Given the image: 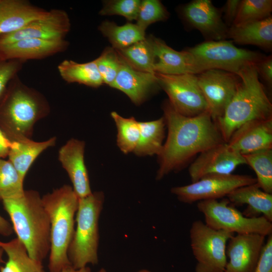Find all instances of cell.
Masks as SVG:
<instances>
[{"label": "cell", "mask_w": 272, "mask_h": 272, "mask_svg": "<svg viewBox=\"0 0 272 272\" xmlns=\"http://www.w3.org/2000/svg\"><path fill=\"white\" fill-rule=\"evenodd\" d=\"M50 111L46 98L17 75L0 103V129L11 142L31 139L36 122Z\"/></svg>", "instance_id": "2"}, {"label": "cell", "mask_w": 272, "mask_h": 272, "mask_svg": "<svg viewBox=\"0 0 272 272\" xmlns=\"http://www.w3.org/2000/svg\"><path fill=\"white\" fill-rule=\"evenodd\" d=\"M99 30L116 50L126 48L146 39L145 31L131 23L119 26L113 22L105 21L100 25Z\"/></svg>", "instance_id": "29"}, {"label": "cell", "mask_w": 272, "mask_h": 272, "mask_svg": "<svg viewBox=\"0 0 272 272\" xmlns=\"http://www.w3.org/2000/svg\"><path fill=\"white\" fill-rule=\"evenodd\" d=\"M24 62L18 59H0V103L12 79L22 69Z\"/></svg>", "instance_id": "38"}, {"label": "cell", "mask_w": 272, "mask_h": 272, "mask_svg": "<svg viewBox=\"0 0 272 272\" xmlns=\"http://www.w3.org/2000/svg\"><path fill=\"white\" fill-rule=\"evenodd\" d=\"M232 205L247 207L243 214L247 217H256L262 215L272 222V194L261 189L255 184L238 187L227 196Z\"/></svg>", "instance_id": "23"}, {"label": "cell", "mask_w": 272, "mask_h": 272, "mask_svg": "<svg viewBox=\"0 0 272 272\" xmlns=\"http://www.w3.org/2000/svg\"><path fill=\"white\" fill-rule=\"evenodd\" d=\"M104 201L102 191L79 198L76 228L67 250L69 261L75 269L98 262L99 219Z\"/></svg>", "instance_id": "6"}, {"label": "cell", "mask_w": 272, "mask_h": 272, "mask_svg": "<svg viewBox=\"0 0 272 272\" xmlns=\"http://www.w3.org/2000/svg\"><path fill=\"white\" fill-rule=\"evenodd\" d=\"M246 164L254 171L256 184L263 191L272 194V149L243 155Z\"/></svg>", "instance_id": "31"}, {"label": "cell", "mask_w": 272, "mask_h": 272, "mask_svg": "<svg viewBox=\"0 0 272 272\" xmlns=\"http://www.w3.org/2000/svg\"><path fill=\"white\" fill-rule=\"evenodd\" d=\"M184 20L192 28L199 31L209 40L227 38L228 27L222 18V11L210 0H194L182 9Z\"/></svg>", "instance_id": "16"}, {"label": "cell", "mask_w": 272, "mask_h": 272, "mask_svg": "<svg viewBox=\"0 0 272 272\" xmlns=\"http://www.w3.org/2000/svg\"><path fill=\"white\" fill-rule=\"evenodd\" d=\"M116 50L133 68L144 72L155 73L154 71L155 55L151 37L126 48Z\"/></svg>", "instance_id": "30"}, {"label": "cell", "mask_w": 272, "mask_h": 272, "mask_svg": "<svg viewBox=\"0 0 272 272\" xmlns=\"http://www.w3.org/2000/svg\"><path fill=\"white\" fill-rule=\"evenodd\" d=\"M58 71L62 79L69 83H77L93 88L103 84L95 59L85 63L65 59L58 64Z\"/></svg>", "instance_id": "26"}, {"label": "cell", "mask_w": 272, "mask_h": 272, "mask_svg": "<svg viewBox=\"0 0 272 272\" xmlns=\"http://www.w3.org/2000/svg\"><path fill=\"white\" fill-rule=\"evenodd\" d=\"M95 60L103 83L110 87L120 67L119 54L113 47H107Z\"/></svg>", "instance_id": "36"}, {"label": "cell", "mask_w": 272, "mask_h": 272, "mask_svg": "<svg viewBox=\"0 0 272 272\" xmlns=\"http://www.w3.org/2000/svg\"><path fill=\"white\" fill-rule=\"evenodd\" d=\"M14 232L11 224L0 215V234L4 236H9Z\"/></svg>", "instance_id": "43"}, {"label": "cell", "mask_w": 272, "mask_h": 272, "mask_svg": "<svg viewBox=\"0 0 272 272\" xmlns=\"http://www.w3.org/2000/svg\"><path fill=\"white\" fill-rule=\"evenodd\" d=\"M159 86L167 94L168 102L179 113L188 117L208 111L198 86L196 75H165L156 73Z\"/></svg>", "instance_id": "10"}, {"label": "cell", "mask_w": 272, "mask_h": 272, "mask_svg": "<svg viewBox=\"0 0 272 272\" xmlns=\"http://www.w3.org/2000/svg\"><path fill=\"white\" fill-rule=\"evenodd\" d=\"M197 208L203 214L210 227L235 234H258L265 237L272 234V223L263 216L247 217L224 198L197 202Z\"/></svg>", "instance_id": "7"}, {"label": "cell", "mask_w": 272, "mask_h": 272, "mask_svg": "<svg viewBox=\"0 0 272 272\" xmlns=\"http://www.w3.org/2000/svg\"><path fill=\"white\" fill-rule=\"evenodd\" d=\"M38 272H45L43 268L40 269Z\"/></svg>", "instance_id": "48"}, {"label": "cell", "mask_w": 272, "mask_h": 272, "mask_svg": "<svg viewBox=\"0 0 272 272\" xmlns=\"http://www.w3.org/2000/svg\"><path fill=\"white\" fill-rule=\"evenodd\" d=\"M169 13L158 0H143L141 2L136 24L144 30L151 24L168 18Z\"/></svg>", "instance_id": "35"}, {"label": "cell", "mask_w": 272, "mask_h": 272, "mask_svg": "<svg viewBox=\"0 0 272 272\" xmlns=\"http://www.w3.org/2000/svg\"><path fill=\"white\" fill-rule=\"evenodd\" d=\"M258 76L271 88L272 87V57L264 56L256 65Z\"/></svg>", "instance_id": "40"}, {"label": "cell", "mask_w": 272, "mask_h": 272, "mask_svg": "<svg viewBox=\"0 0 272 272\" xmlns=\"http://www.w3.org/2000/svg\"><path fill=\"white\" fill-rule=\"evenodd\" d=\"M24 180L9 160L0 159V199L14 198L22 195Z\"/></svg>", "instance_id": "33"}, {"label": "cell", "mask_w": 272, "mask_h": 272, "mask_svg": "<svg viewBox=\"0 0 272 272\" xmlns=\"http://www.w3.org/2000/svg\"><path fill=\"white\" fill-rule=\"evenodd\" d=\"M267 237L254 272H272V234Z\"/></svg>", "instance_id": "39"}, {"label": "cell", "mask_w": 272, "mask_h": 272, "mask_svg": "<svg viewBox=\"0 0 272 272\" xmlns=\"http://www.w3.org/2000/svg\"><path fill=\"white\" fill-rule=\"evenodd\" d=\"M120 57V67L110 87L122 92L133 103L139 105L160 87L156 73L138 71Z\"/></svg>", "instance_id": "20"}, {"label": "cell", "mask_w": 272, "mask_h": 272, "mask_svg": "<svg viewBox=\"0 0 272 272\" xmlns=\"http://www.w3.org/2000/svg\"><path fill=\"white\" fill-rule=\"evenodd\" d=\"M137 272H151V271L147 269H141L138 271Z\"/></svg>", "instance_id": "46"}, {"label": "cell", "mask_w": 272, "mask_h": 272, "mask_svg": "<svg viewBox=\"0 0 272 272\" xmlns=\"http://www.w3.org/2000/svg\"><path fill=\"white\" fill-rule=\"evenodd\" d=\"M55 137L42 142H36L31 139L13 142L8 157L23 180L36 159L46 149L56 143Z\"/></svg>", "instance_id": "25"}, {"label": "cell", "mask_w": 272, "mask_h": 272, "mask_svg": "<svg viewBox=\"0 0 272 272\" xmlns=\"http://www.w3.org/2000/svg\"><path fill=\"white\" fill-rule=\"evenodd\" d=\"M227 38L239 44H250L270 50L272 47V18L270 16L228 28Z\"/></svg>", "instance_id": "24"}, {"label": "cell", "mask_w": 272, "mask_h": 272, "mask_svg": "<svg viewBox=\"0 0 272 272\" xmlns=\"http://www.w3.org/2000/svg\"><path fill=\"white\" fill-rule=\"evenodd\" d=\"M4 252V249L0 246V263L4 262L3 255Z\"/></svg>", "instance_id": "45"}, {"label": "cell", "mask_w": 272, "mask_h": 272, "mask_svg": "<svg viewBox=\"0 0 272 272\" xmlns=\"http://www.w3.org/2000/svg\"><path fill=\"white\" fill-rule=\"evenodd\" d=\"M111 116L117 129V144L124 154L133 152L140 136L139 121L134 117L125 118L113 111Z\"/></svg>", "instance_id": "32"}, {"label": "cell", "mask_w": 272, "mask_h": 272, "mask_svg": "<svg viewBox=\"0 0 272 272\" xmlns=\"http://www.w3.org/2000/svg\"><path fill=\"white\" fill-rule=\"evenodd\" d=\"M60 272H91V269L87 266L79 269H75L71 265H69L65 266Z\"/></svg>", "instance_id": "44"}, {"label": "cell", "mask_w": 272, "mask_h": 272, "mask_svg": "<svg viewBox=\"0 0 272 272\" xmlns=\"http://www.w3.org/2000/svg\"><path fill=\"white\" fill-rule=\"evenodd\" d=\"M141 2V1L139 0L104 1L99 14L103 16L119 15L129 21H136Z\"/></svg>", "instance_id": "37"}, {"label": "cell", "mask_w": 272, "mask_h": 272, "mask_svg": "<svg viewBox=\"0 0 272 272\" xmlns=\"http://www.w3.org/2000/svg\"><path fill=\"white\" fill-rule=\"evenodd\" d=\"M226 143L242 155L272 149V118L254 119L244 123Z\"/></svg>", "instance_id": "17"}, {"label": "cell", "mask_w": 272, "mask_h": 272, "mask_svg": "<svg viewBox=\"0 0 272 272\" xmlns=\"http://www.w3.org/2000/svg\"><path fill=\"white\" fill-rule=\"evenodd\" d=\"M0 246L8 256L5 265L0 267V272H38L43 268L42 263L32 259L24 244L18 238L3 242Z\"/></svg>", "instance_id": "27"}, {"label": "cell", "mask_w": 272, "mask_h": 272, "mask_svg": "<svg viewBox=\"0 0 272 272\" xmlns=\"http://www.w3.org/2000/svg\"><path fill=\"white\" fill-rule=\"evenodd\" d=\"M71 26L65 11L53 9L45 17L30 22L20 30L0 36V46L24 39H63Z\"/></svg>", "instance_id": "14"}, {"label": "cell", "mask_w": 272, "mask_h": 272, "mask_svg": "<svg viewBox=\"0 0 272 272\" xmlns=\"http://www.w3.org/2000/svg\"><path fill=\"white\" fill-rule=\"evenodd\" d=\"M258 234L234 235L226 247L227 260L224 272H254L265 243Z\"/></svg>", "instance_id": "15"}, {"label": "cell", "mask_w": 272, "mask_h": 272, "mask_svg": "<svg viewBox=\"0 0 272 272\" xmlns=\"http://www.w3.org/2000/svg\"><path fill=\"white\" fill-rule=\"evenodd\" d=\"M13 142L10 141L0 129V159L8 157Z\"/></svg>", "instance_id": "42"}, {"label": "cell", "mask_w": 272, "mask_h": 272, "mask_svg": "<svg viewBox=\"0 0 272 272\" xmlns=\"http://www.w3.org/2000/svg\"><path fill=\"white\" fill-rule=\"evenodd\" d=\"M69 43L65 39H22L0 46V59H18L25 62L29 59H39L65 50Z\"/></svg>", "instance_id": "21"}, {"label": "cell", "mask_w": 272, "mask_h": 272, "mask_svg": "<svg viewBox=\"0 0 272 272\" xmlns=\"http://www.w3.org/2000/svg\"><path fill=\"white\" fill-rule=\"evenodd\" d=\"M241 1L228 0L223 7L222 12L224 13L225 23L231 27L236 17Z\"/></svg>", "instance_id": "41"}, {"label": "cell", "mask_w": 272, "mask_h": 272, "mask_svg": "<svg viewBox=\"0 0 272 272\" xmlns=\"http://www.w3.org/2000/svg\"><path fill=\"white\" fill-rule=\"evenodd\" d=\"M2 202L14 231L30 257L42 263L49 253L50 225L39 193L34 190H25L22 195Z\"/></svg>", "instance_id": "3"}, {"label": "cell", "mask_w": 272, "mask_h": 272, "mask_svg": "<svg viewBox=\"0 0 272 272\" xmlns=\"http://www.w3.org/2000/svg\"><path fill=\"white\" fill-rule=\"evenodd\" d=\"M202 72L219 69L236 75L246 66L256 65L264 56L238 48L231 41L208 40L188 48Z\"/></svg>", "instance_id": "8"}, {"label": "cell", "mask_w": 272, "mask_h": 272, "mask_svg": "<svg viewBox=\"0 0 272 272\" xmlns=\"http://www.w3.org/2000/svg\"><path fill=\"white\" fill-rule=\"evenodd\" d=\"M85 147L84 141L71 139L58 151V160L68 174L73 190L79 198L92 192L84 162Z\"/></svg>", "instance_id": "19"}, {"label": "cell", "mask_w": 272, "mask_h": 272, "mask_svg": "<svg viewBox=\"0 0 272 272\" xmlns=\"http://www.w3.org/2000/svg\"><path fill=\"white\" fill-rule=\"evenodd\" d=\"M256 183L255 177L247 175L213 174L206 175L196 181L172 187L171 192L182 202L218 199L227 196L234 189Z\"/></svg>", "instance_id": "11"}, {"label": "cell", "mask_w": 272, "mask_h": 272, "mask_svg": "<svg viewBox=\"0 0 272 272\" xmlns=\"http://www.w3.org/2000/svg\"><path fill=\"white\" fill-rule=\"evenodd\" d=\"M155 55L154 71L165 75L191 74L202 72L192 53L187 49L178 51L162 40L151 36Z\"/></svg>", "instance_id": "18"}, {"label": "cell", "mask_w": 272, "mask_h": 272, "mask_svg": "<svg viewBox=\"0 0 272 272\" xmlns=\"http://www.w3.org/2000/svg\"><path fill=\"white\" fill-rule=\"evenodd\" d=\"M234 235L213 229L200 220L193 222L189 236L196 261L195 272H224L227 261V243Z\"/></svg>", "instance_id": "9"}, {"label": "cell", "mask_w": 272, "mask_h": 272, "mask_svg": "<svg viewBox=\"0 0 272 272\" xmlns=\"http://www.w3.org/2000/svg\"><path fill=\"white\" fill-rule=\"evenodd\" d=\"M271 0L241 1L236 17L232 26L259 21L271 16Z\"/></svg>", "instance_id": "34"}, {"label": "cell", "mask_w": 272, "mask_h": 272, "mask_svg": "<svg viewBox=\"0 0 272 272\" xmlns=\"http://www.w3.org/2000/svg\"><path fill=\"white\" fill-rule=\"evenodd\" d=\"M1 1V0H0Z\"/></svg>", "instance_id": "49"}, {"label": "cell", "mask_w": 272, "mask_h": 272, "mask_svg": "<svg viewBox=\"0 0 272 272\" xmlns=\"http://www.w3.org/2000/svg\"><path fill=\"white\" fill-rule=\"evenodd\" d=\"M49 216L50 250L49 272H60L71 265L67 250L75 232L79 198L72 186L63 185L42 197Z\"/></svg>", "instance_id": "5"}, {"label": "cell", "mask_w": 272, "mask_h": 272, "mask_svg": "<svg viewBox=\"0 0 272 272\" xmlns=\"http://www.w3.org/2000/svg\"><path fill=\"white\" fill-rule=\"evenodd\" d=\"M163 109L167 137L159 154L156 179L181 170L193 157L223 141L218 126L208 111L188 117L177 112L166 101Z\"/></svg>", "instance_id": "1"}, {"label": "cell", "mask_w": 272, "mask_h": 272, "mask_svg": "<svg viewBox=\"0 0 272 272\" xmlns=\"http://www.w3.org/2000/svg\"><path fill=\"white\" fill-rule=\"evenodd\" d=\"M246 164L243 155L221 143L200 153L188 168L191 182L209 174H232L239 165Z\"/></svg>", "instance_id": "13"}, {"label": "cell", "mask_w": 272, "mask_h": 272, "mask_svg": "<svg viewBox=\"0 0 272 272\" xmlns=\"http://www.w3.org/2000/svg\"><path fill=\"white\" fill-rule=\"evenodd\" d=\"M48 13L27 1L1 0L0 36L19 30Z\"/></svg>", "instance_id": "22"}, {"label": "cell", "mask_w": 272, "mask_h": 272, "mask_svg": "<svg viewBox=\"0 0 272 272\" xmlns=\"http://www.w3.org/2000/svg\"><path fill=\"white\" fill-rule=\"evenodd\" d=\"M198 86L216 122L223 115L240 81L238 75L219 69H209L196 75Z\"/></svg>", "instance_id": "12"}, {"label": "cell", "mask_w": 272, "mask_h": 272, "mask_svg": "<svg viewBox=\"0 0 272 272\" xmlns=\"http://www.w3.org/2000/svg\"><path fill=\"white\" fill-rule=\"evenodd\" d=\"M98 272H107L104 268H101Z\"/></svg>", "instance_id": "47"}, {"label": "cell", "mask_w": 272, "mask_h": 272, "mask_svg": "<svg viewBox=\"0 0 272 272\" xmlns=\"http://www.w3.org/2000/svg\"><path fill=\"white\" fill-rule=\"evenodd\" d=\"M139 125L140 139L133 152L139 156H158L163 146L166 126L164 117L139 122Z\"/></svg>", "instance_id": "28"}, {"label": "cell", "mask_w": 272, "mask_h": 272, "mask_svg": "<svg viewBox=\"0 0 272 272\" xmlns=\"http://www.w3.org/2000/svg\"><path fill=\"white\" fill-rule=\"evenodd\" d=\"M238 75L240 81L235 93L222 116L216 121L225 143L244 123L272 118V104L259 81L256 65L246 66Z\"/></svg>", "instance_id": "4"}]
</instances>
